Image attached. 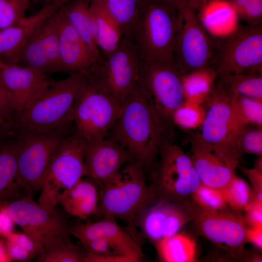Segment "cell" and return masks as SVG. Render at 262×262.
Returning <instances> with one entry per match:
<instances>
[{
    "label": "cell",
    "mask_w": 262,
    "mask_h": 262,
    "mask_svg": "<svg viewBox=\"0 0 262 262\" xmlns=\"http://www.w3.org/2000/svg\"><path fill=\"white\" fill-rule=\"evenodd\" d=\"M66 17L86 45L95 60H102L96 41L94 19L90 0H73L60 8Z\"/></svg>",
    "instance_id": "obj_25"
},
{
    "label": "cell",
    "mask_w": 262,
    "mask_h": 262,
    "mask_svg": "<svg viewBox=\"0 0 262 262\" xmlns=\"http://www.w3.org/2000/svg\"><path fill=\"white\" fill-rule=\"evenodd\" d=\"M234 146L241 154L262 155V126L248 124L237 137Z\"/></svg>",
    "instance_id": "obj_36"
},
{
    "label": "cell",
    "mask_w": 262,
    "mask_h": 262,
    "mask_svg": "<svg viewBox=\"0 0 262 262\" xmlns=\"http://www.w3.org/2000/svg\"><path fill=\"white\" fill-rule=\"evenodd\" d=\"M60 7L55 5L42 6L41 9L17 23L0 29V58L6 64H16L18 53L25 41L44 21Z\"/></svg>",
    "instance_id": "obj_23"
},
{
    "label": "cell",
    "mask_w": 262,
    "mask_h": 262,
    "mask_svg": "<svg viewBox=\"0 0 262 262\" xmlns=\"http://www.w3.org/2000/svg\"><path fill=\"white\" fill-rule=\"evenodd\" d=\"M100 220L68 226L69 233L81 243L98 238L110 241L122 248L127 254L142 259L140 247L132 237L118 225L116 219L105 215Z\"/></svg>",
    "instance_id": "obj_22"
},
{
    "label": "cell",
    "mask_w": 262,
    "mask_h": 262,
    "mask_svg": "<svg viewBox=\"0 0 262 262\" xmlns=\"http://www.w3.org/2000/svg\"><path fill=\"white\" fill-rule=\"evenodd\" d=\"M211 0H189L188 5L194 10L199 11Z\"/></svg>",
    "instance_id": "obj_49"
},
{
    "label": "cell",
    "mask_w": 262,
    "mask_h": 262,
    "mask_svg": "<svg viewBox=\"0 0 262 262\" xmlns=\"http://www.w3.org/2000/svg\"><path fill=\"white\" fill-rule=\"evenodd\" d=\"M11 260L9 257L5 248V246L0 241V262H9Z\"/></svg>",
    "instance_id": "obj_51"
},
{
    "label": "cell",
    "mask_w": 262,
    "mask_h": 262,
    "mask_svg": "<svg viewBox=\"0 0 262 262\" xmlns=\"http://www.w3.org/2000/svg\"><path fill=\"white\" fill-rule=\"evenodd\" d=\"M193 222L198 233L229 259L250 260L245 250L246 225L241 213L229 210L212 212L202 210L190 200Z\"/></svg>",
    "instance_id": "obj_10"
},
{
    "label": "cell",
    "mask_w": 262,
    "mask_h": 262,
    "mask_svg": "<svg viewBox=\"0 0 262 262\" xmlns=\"http://www.w3.org/2000/svg\"><path fill=\"white\" fill-rule=\"evenodd\" d=\"M81 243L86 253L99 256L132 255L127 254L122 248L115 244L102 238H96Z\"/></svg>",
    "instance_id": "obj_39"
},
{
    "label": "cell",
    "mask_w": 262,
    "mask_h": 262,
    "mask_svg": "<svg viewBox=\"0 0 262 262\" xmlns=\"http://www.w3.org/2000/svg\"><path fill=\"white\" fill-rule=\"evenodd\" d=\"M151 0H90L105 11L129 34Z\"/></svg>",
    "instance_id": "obj_27"
},
{
    "label": "cell",
    "mask_w": 262,
    "mask_h": 262,
    "mask_svg": "<svg viewBox=\"0 0 262 262\" xmlns=\"http://www.w3.org/2000/svg\"><path fill=\"white\" fill-rule=\"evenodd\" d=\"M85 144L75 133L63 139L43 177L37 201L42 207L55 210L63 193L85 177Z\"/></svg>",
    "instance_id": "obj_9"
},
{
    "label": "cell",
    "mask_w": 262,
    "mask_h": 262,
    "mask_svg": "<svg viewBox=\"0 0 262 262\" xmlns=\"http://www.w3.org/2000/svg\"><path fill=\"white\" fill-rule=\"evenodd\" d=\"M121 108L120 102L87 78L72 110L74 133L85 142L106 137L118 119Z\"/></svg>",
    "instance_id": "obj_6"
},
{
    "label": "cell",
    "mask_w": 262,
    "mask_h": 262,
    "mask_svg": "<svg viewBox=\"0 0 262 262\" xmlns=\"http://www.w3.org/2000/svg\"><path fill=\"white\" fill-rule=\"evenodd\" d=\"M211 67L217 77L241 73L262 74V24L246 25L217 37Z\"/></svg>",
    "instance_id": "obj_7"
},
{
    "label": "cell",
    "mask_w": 262,
    "mask_h": 262,
    "mask_svg": "<svg viewBox=\"0 0 262 262\" xmlns=\"http://www.w3.org/2000/svg\"><path fill=\"white\" fill-rule=\"evenodd\" d=\"M217 76L211 67L183 74L185 101L202 104L211 91Z\"/></svg>",
    "instance_id": "obj_31"
},
{
    "label": "cell",
    "mask_w": 262,
    "mask_h": 262,
    "mask_svg": "<svg viewBox=\"0 0 262 262\" xmlns=\"http://www.w3.org/2000/svg\"><path fill=\"white\" fill-rule=\"evenodd\" d=\"M239 17L248 25L254 26L261 23L262 0H249Z\"/></svg>",
    "instance_id": "obj_43"
},
{
    "label": "cell",
    "mask_w": 262,
    "mask_h": 262,
    "mask_svg": "<svg viewBox=\"0 0 262 262\" xmlns=\"http://www.w3.org/2000/svg\"><path fill=\"white\" fill-rule=\"evenodd\" d=\"M141 63L130 34H123L116 49L86 75L122 103L140 84Z\"/></svg>",
    "instance_id": "obj_12"
},
{
    "label": "cell",
    "mask_w": 262,
    "mask_h": 262,
    "mask_svg": "<svg viewBox=\"0 0 262 262\" xmlns=\"http://www.w3.org/2000/svg\"><path fill=\"white\" fill-rule=\"evenodd\" d=\"M237 96L215 82L202 103L205 114L199 132L204 140L212 144L234 146L238 134L249 124L241 112Z\"/></svg>",
    "instance_id": "obj_13"
},
{
    "label": "cell",
    "mask_w": 262,
    "mask_h": 262,
    "mask_svg": "<svg viewBox=\"0 0 262 262\" xmlns=\"http://www.w3.org/2000/svg\"><path fill=\"white\" fill-rule=\"evenodd\" d=\"M55 13L39 25L27 39L18 53L16 64L40 70L47 75L63 72Z\"/></svg>",
    "instance_id": "obj_18"
},
{
    "label": "cell",
    "mask_w": 262,
    "mask_h": 262,
    "mask_svg": "<svg viewBox=\"0 0 262 262\" xmlns=\"http://www.w3.org/2000/svg\"><path fill=\"white\" fill-rule=\"evenodd\" d=\"M182 20L181 12L151 0L130 33L140 60H173V44Z\"/></svg>",
    "instance_id": "obj_4"
},
{
    "label": "cell",
    "mask_w": 262,
    "mask_h": 262,
    "mask_svg": "<svg viewBox=\"0 0 262 262\" xmlns=\"http://www.w3.org/2000/svg\"><path fill=\"white\" fill-rule=\"evenodd\" d=\"M160 2L168 5L179 12H181L183 9L188 4L189 0H155Z\"/></svg>",
    "instance_id": "obj_48"
},
{
    "label": "cell",
    "mask_w": 262,
    "mask_h": 262,
    "mask_svg": "<svg viewBox=\"0 0 262 262\" xmlns=\"http://www.w3.org/2000/svg\"><path fill=\"white\" fill-rule=\"evenodd\" d=\"M17 165L13 141L0 144V202L21 197L17 183Z\"/></svg>",
    "instance_id": "obj_29"
},
{
    "label": "cell",
    "mask_w": 262,
    "mask_h": 262,
    "mask_svg": "<svg viewBox=\"0 0 262 262\" xmlns=\"http://www.w3.org/2000/svg\"><path fill=\"white\" fill-rule=\"evenodd\" d=\"M173 132L140 84L123 101L120 116L107 137L121 144L145 169L152 165L162 145L173 139Z\"/></svg>",
    "instance_id": "obj_1"
},
{
    "label": "cell",
    "mask_w": 262,
    "mask_h": 262,
    "mask_svg": "<svg viewBox=\"0 0 262 262\" xmlns=\"http://www.w3.org/2000/svg\"><path fill=\"white\" fill-rule=\"evenodd\" d=\"M215 82L236 96L262 100V74L241 73L217 77Z\"/></svg>",
    "instance_id": "obj_30"
},
{
    "label": "cell",
    "mask_w": 262,
    "mask_h": 262,
    "mask_svg": "<svg viewBox=\"0 0 262 262\" xmlns=\"http://www.w3.org/2000/svg\"><path fill=\"white\" fill-rule=\"evenodd\" d=\"M85 142V177L97 183L113 177L125 164L133 160L125 147L111 138Z\"/></svg>",
    "instance_id": "obj_19"
},
{
    "label": "cell",
    "mask_w": 262,
    "mask_h": 262,
    "mask_svg": "<svg viewBox=\"0 0 262 262\" xmlns=\"http://www.w3.org/2000/svg\"><path fill=\"white\" fill-rule=\"evenodd\" d=\"M158 156L159 162L151 174L156 199L190 201L201 181L189 155L172 139L162 145Z\"/></svg>",
    "instance_id": "obj_5"
},
{
    "label": "cell",
    "mask_w": 262,
    "mask_h": 262,
    "mask_svg": "<svg viewBox=\"0 0 262 262\" xmlns=\"http://www.w3.org/2000/svg\"><path fill=\"white\" fill-rule=\"evenodd\" d=\"M182 75L173 60L141 61L140 84L155 110L173 131V114L185 101Z\"/></svg>",
    "instance_id": "obj_11"
},
{
    "label": "cell",
    "mask_w": 262,
    "mask_h": 262,
    "mask_svg": "<svg viewBox=\"0 0 262 262\" xmlns=\"http://www.w3.org/2000/svg\"><path fill=\"white\" fill-rule=\"evenodd\" d=\"M5 238V248L11 260L29 262L40 252L37 245L23 232L12 231Z\"/></svg>",
    "instance_id": "obj_33"
},
{
    "label": "cell",
    "mask_w": 262,
    "mask_h": 262,
    "mask_svg": "<svg viewBox=\"0 0 262 262\" xmlns=\"http://www.w3.org/2000/svg\"><path fill=\"white\" fill-rule=\"evenodd\" d=\"M243 171L253 187V199L262 202V159L256 162L253 168L244 169Z\"/></svg>",
    "instance_id": "obj_42"
},
{
    "label": "cell",
    "mask_w": 262,
    "mask_h": 262,
    "mask_svg": "<svg viewBox=\"0 0 262 262\" xmlns=\"http://www.w3.org/2000/svg\"><path fill=\"white\" fill-rule=\"evenodd\" d=\"M14 224V222L6 213L0 211V235L5 237L12 232Z\"/></svg>",
    "instance_id": "obj_47"
},
{
    "label": "cell",
    "mask_w": 262,
    "mask_h": 262,
    "mask_svg": "<svg viewBox=\"0 0 262 262\" xmlns=\"http://www.w3.org/2000/svg\"><path fill=\"white\" fill-rule=\"evenodd\" d=\"M142 259L130 255L99 256L86 253L83 262H140Z\"/></svg>",
    "instance_id": "obj_45"
},
{
    "label": "cell",
    "mask_w": 262,
    "mask_h": 262,
    "mask_svg": "<svg viewBox=\"0 0 262 262\" xmlns=\"http://www.w3.org/2000/svg\"><path fill=\"white\" fill-rule=\"evenodd\" d=\"M63 72L87 74L98 64L59 8L55 13Z\"/></svg>",
    "instance_id": "obj_21"
},
{
    "label": "cell",
    "mask_w": 262,
    "mask_h": 262,
    "mask_svg": "<svg viewBox=\"0 0 262 262\" xmlns=\"http://www.w3.org/2000/svg\"><path fill=\"white\" fill-rule=\"evenodd\" d=\"M244 211L245 214L243 217L246 226H262V202L253 199Z\"/></svg>",
    "instance_id": "obj_44"
},
{
    "label": "cell",
    "mask_w": 262,
    "mask_h": 262,
    "mask_svg": "<svg viewBox=\"0 0 262 262\" xmlns=\"http://www.w3.org/2000/svg\"><path fill=\"white\" fill-rule=\"evenodd\" d=\"M192 220L190 201L180 202L156 199L141 213L134 223L155 246L180 231Z\"/></svg>",
    "instance_id": "obj_17"
},
{
    "label": "cell",
    "mask_w": 262,
    "mask_h": 262,
    "mask_svg": "<svg viewBox=\"0 0 262 262\" xmlns=\"http://www.w3.org/2000/svg\"><path fill=\"white\" fill-rule=\"evenodd\" d=\"M90 7L95 24L97 44L104 60L117 47L123 31L115 20L100 6L90 1Z\"/></svg>",
    "instance_id": "obj_26"
},
{
    "label": "cell",
    "mask_w": 262,
    "mask_h": 262,
    "mask_svg": "<svg viewBox=\"0 0 262 262\" xmlns=\"http://www.w3.org/2000/svg\"><path fill=\"white\" fill-rule=\"evenodd\" d=\"M71 239H55L45 246L37 255L39 262H83L86 255Z\"/></svg>",
    "instance_id": "obj_32"
},
{
    "label": "cell",
    "mask_w": 262,
    "mask_h": 262,
    "mask_svg": "<svg viewBox=\"0 0 262 262\" xmlns=\"http://www.w3.org/2000/svg\"><path fill=\"white\" fill-rule=\"evenodd\" d=\"M237 98L241 112L248 123L262 126V100L242 96H237Z\"/></svg>",
    "instance_id": "obj_40"
},
{
    "label": "cell",
    "mask_w": 262,
    "mask_h": 262,
    "mask_svg": "<svg viewBox=\"0 0 262 262\" xmlns=\"http://www.w3.org/2000/svg\"><path fill=\"white\" fill-rule=\"evenodd\" d=\"M42 4V6L55 5L60 8L67 2L73 0H38Z\"/></svg>",
    "instance_id": "obj_50"
},
{
    "label": "cell",
    "mask_w": 262,
    "mask_h": 262,
    "mask_svg": "<svg viewBox=\"0 0 262 262\" xmlns=\"http://www.w3.org/2000/svg\"><path fill=\"white\" fill-rule=\"evenodd\" d=\"M87 81V75L81 73L53 80L28 107L16 113L14 128L22 131L62 135V131L72 122L74 104Z\"/></svg>",
    "instance_id": "obj_2"
},
{
    "label": "cell",
    "mask_w": 262,
    "mask_h": 262,
    "mask_svg": "<svg viewBox=\"0 0 262 262\" xmlns=\"http://www.w3.org/2000/svg\"><path fill=\"white\" fill-rule=\"evenodd\" d=\"M16 114L12 98L0 79V121L11 130L14 127Z\"/></svg>",
    "instance_id": "obj_41"
},
{
    "label": "cell",
    "mask_w": 262,
    "mask_h": 262,
    "mask_svg": "<svg viewBox=\"0 0 262 262\" xmlns=\"http://www.w3.org/2000/svg\"><path fill=\"white\" fill-rule=\"evenodd\" d=\"M191 201L197 207L208 211H221L228 208L222 189L202 183L192 195Z\"/></svg>",
    "instance_id": "obj_35"
},
{
    "label": "cell",
    "mask_w": 262,
    "mask_h": 262,
    "mask_svg": "<svg viewBox=\"0 0 262 262\" xmlns=\"http://www.w3.org/2000/svg\"><path fill=\"white\" fill-rule=\"evenodd\" d=\"M11 130L0 121V139L6 135L11 134Z\"/></svg>",
    "instance_id": "obj_52"
},
{
    "label": "cell",
    "mask_w": 262,
    "mask_h": 262,
    "mask_svg": "<svg viewBox=\"0 0 262 262\" xmlns=\"http://www.w3.org/2000/svg\"><path fill=\"white\" fill-rule=\"evenodd\" d=\"M85 177L64 192L59 201L68 213L82 219L96 213L99 204L97 182Z\"/></svg>",
    "instance_id": "obj_24"
},
{
    "label": "cell",
    "mask_w": 262,
    "mask_h": 262,
    "mask_svg": "<svg viewBox=\"0 0 262 262\" xmlns=\"http://www.w3.org/2000/svg\"><path fill=\"white\" fill-rule=\"evenodd\" d=\"M30 0H0V29L13 26L25 18Z\"/></svg>",
    "instance_id": "obj_38"
},
{
    "label": "cell",
    "mask_w": 262,
    "mask_h": 262,
    "mask_svg": "<svg viewBox=\"0 0 262 262\" xmlns=\"http://www.w3.org/2000/svg\"><path fill=\"white\" fill-rule=\"evenodd\" d=\"M98 184L100 203L96 213L128 223H134L156 200L153 186L146 182L144 168L134 160L125 164L115 176Z\"/></svg>",
    "instance_id": "obj_3"
},
{
    "label": "cell",
    "mask_w": 262,
    "mask_h": 262,
    "mask_svg": "<svg viewBox=\"0 0 262 262\" xmlns=\"http://www.w3.org/2000/svg\"><path fill=\"white\" fill-rule=\"evenodd\" d=\"M195 12L188 4L180 12L182 23L173 44V60L182 74L210 67L216 44L217 37L207 32Z\"/></svg>",
    "instance_id": "obj_15"
},
{
    "label": "cell",
    "mask_w": 262,
    "mask_h": 262,
    "mask_svg": "<svg viewBox=\"0 0 262 262\" xmlns=\"http://www.w3.org/2000/svg\"><path fill=\"white\" fill-rule=\"evenodd\" d=\"M13 140L16 153V183L21 197L40 191L45 173L63 135L17 131Z\"/></svg>",
    "instance_id": "obj_8"
},
{
    "label": "cell",
    "mask_w": 262,
    "mask_h": 262,
    "mask_svg": "<svg viewBox=\"0 0 262 262\" xmlns=\"http://www.w3.org/2000/svg\"><path fill=\"white\" fill-rule=\"evenodd\" d=\"M0 79L12 98L16 113L28 107L53 81L40 70L6 63L0 66Z\"/></svg>",
    "instance_id": "obj_20"
},
{
    "label": "cell",
    "mask_w": 262,
    "mask_h": 262,
    "mask_svg": "<svg viewBox=\"0 0 262 262\" xmlns=\"http://www.w3.org/2000/svg\"><path fill=\"white\" fill-rule=\"evenodd\" d=\"M246 236L247 242L251 243L257 249H262V226L247 227Z\"/></svg>",
    "instance_id": "obj_46"
},
{
    "label": "cell",
    "mask_w": 262,
    "mask_h": 262,
    "mask_svg": "<svg viewBox=\"0 0 262 262\" xmlns=\"http://www.w3.org/2000/svg\"><path fill=\"white\" fill-rule=\"evenodd\" d=\"M228 206L241 213L253 199V191L248 184L237 175L222 189Z\"/></svg>",
    "instance_id": "obj_34"
},
{
    "label": "cell",
    "mask_w": 262,
    "mask_h": 262,
    "mask_svg": "<svg viewBox=\"0 0 262 262\" xmlns=\"http://www.w3.org/2000/svg\"><path fill=\"white\" fill-rule=\"evenodd\" d=\"M189 155L201 183L223 189L237 175L241 154L235 147L204 140L199 132L189 137Z\"/></svg>",
    "instance_id": "obj_16"
},
{
    "label": "cell",
    "mask_w": 262,
    "mask_h": 262,
    "mask_svg": "<svg viewBox=\"0 0 262 262\" xmlns=\"http://www.w3.org/2000/svg\"><path fill=\"white\" fill-rule=\"evenodd\" d=\"M0 211L6 213L37 245L40 252L55 239H71L68 225L56 209L50 211L43 208L33 199V196L0 202Z\"/></svg>",
    "instance_id": "obj_14"
},
{
    "label": "cell",
    "mask_w": 262,
    "mask_h": 262,
    "mask_svg": "<svg viewBox=\"0 0 262 262\" xmlns=\"http://www.w3.org/2000/svg\"><path fill=\"white\" fill-rule=\"evenodd\" d=\"M154 246L162 262H194L197 260L196 240L184 232L179 231Z\"/></svg>",
    "instance_id": "obj_28"
},
{
    "label": "cell",
    "mask_w": 262,
    "mask_h": 262,
    "mask_svg": "<svg viewBox=\"0 0 262 262\" xmlns=\"http://www.w3.org/2000/svg\"><path fill=\"white\" fill-rule=\"evenodd\" d=\"M4 64V63L1 60V59L0 58V66L3 65Z\"/></svg>",
    "instance_id": "obj_53"
},
{
    "label": "cell",
    "mask_w": 262,
    "mask_h": 262,
    "mask_svg": "<svg viewBox=\"0 0 262 262\" xmlns=\"http://www.w3.org/2000/svg\"><path fill=\"white\" fill-rule=\"evenodd\" d=\"M205 111L201 104L184 101L173 115L174 125L184 129H194L201 125Z\"/></svg>",
    "instance_id": "obj_37"
}]
</instances>
